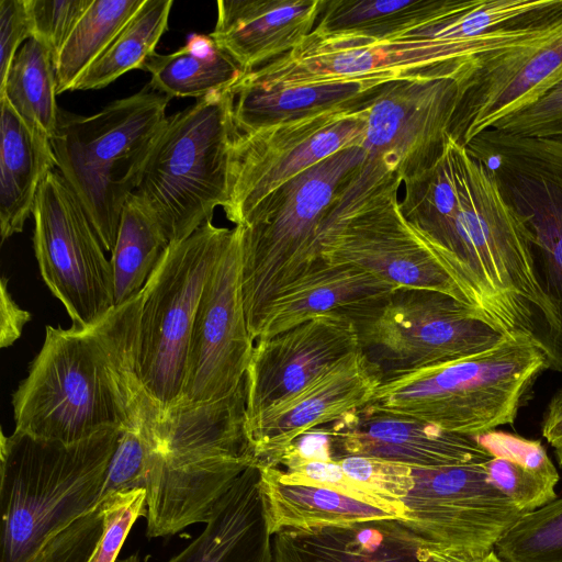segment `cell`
<instances>
[{
  "mask_svg": "<svg viewBox=\"0 0 562 562\" xmlns=\"http://www.w3.org/2000/svg\"><path fill=\"white\" fill-rule=\"evenodd\" d=\"M143 291L87 328L46 327L13 394L15 431L72 443L106 429L156 422L162 408L137 370Z\"/></svg>",
  "mask_w": 562,
  "mask_h": 562,
  "instance_id": "obj_1",
  "label": "cell"
},
{
  "mask_svg": "<svg viewBox=\"0 0 562 562\" xmlns=\"http://www.w3.org/2000/svg\"><path fill=\"white\" fill-rule=\"evenodd\" d=\"M149 434V538L205 524L235 480L258 462L246 431L245 382L227 397L162 409Z\"/></svg>",
  "mask_w": 562,
  "mask_h": 562,
  "instance_id": "obj_2",
  "label": "cell"
},
{
  "mask_svg": "<svg viewBox=\"0 0 562 562\" xmlns=\"http://www.w3.org/2000/svg\"><path fill=\"white\" fill-rule=\"evenodd\" d=\"M121 430L72 443L1 432L0 562H27L53 535L99 507Z\"/></svg>",
  "mask_w": 562,
  "mask_h": 562,
  "instance_id": "obj_3",
  "label": "cell"
},
{
  "mask_svg": "<svg viewBox=\"0 0 562 562\" xmlns=\"http://www.w3.org/2000/svg\"><path fill=\"white\" fill-rule=\"evenodd\" d=\"M170 98L149 83L92 115L59 110L50 138L57 169L112 252L126 200L166 121Z\"/></svg>",
  "mask_w": 562,
  "mask_h": 562,
  "instance_id": "obj_4",
  "label": "cell"
},
{
  "mask_svg": "<svg viewBox=\"0 0 562 562\" xmlns=\"http://www.w3.org/2000/svg\"><path fill=\"white\" fill-rule=\"evenodd\" d=\"M366 160L362 147L333 154L271 192L241 227V289L255 341L269 303L322 257L321 227Z\"/></svg>",
  "mask_w": 562,
  "mask_h": 562,
  "instance_id": "obj_5",
  "label": "cell"
},
{
  "mask_svg": "<svg viewBox=\"0 0 562 562\" xmlns=\"http://www.w3.org/2000/svg\"><path fill=\"white\" fill-rule=\"evenodd\" d=\"M232 87L167 117L131 194L169 245L191 236L228 196Z\"/></svg>",
  "mask_w": 562,
  "mask_h": 562,
  "instance_id": "obj_6",
  "label": "cell"
},
{
  "mask_svg": "<svg viewBox=\"0 0 562 562\" xmlns=\"http://www.w3.org/2000/svg\"><path fill=\"white\" fill-rule=\"evenodd\" d=\"M547 368L536 342L514 334L482 353L384 381L370 403L450 432L477 436L513 424Z\"/></svg>",
  "mask_w": 562,
  "mask_h": 562,
  "instance_id": "obj_7",
  "label": "cell"
},
{
  "mask_svg": "<svg viewBox=\"0 0 562 562\" xmlns=\"http://www.w3.org/2000/svg\"><path fill=\"white\" fill-rule=\"evenodd\" d=\"M401 183L395 171L366 158L323 222L321 257L363 269L395 289L439 291L470 304L425 236L402 214Z\"/></svg>",
  "mask_w": 562,
  "mask_h": 562,
  "instance_id": "obj_8",
  "label": "cell"
},
{
  "mask_svg": "<svg viewBox=\"0 0 562 562\" xmlns=\"http://www.w3.org/2000/svg\"><path fill=\"white\" fill-rule=\"evenodd\" d=\"M541 31L522 18L485 38L448 41L409 34L394 41L322 37L311 33L295 49L239 80L260 87L340 81L389 82L417 77L456 76L477 55L510 46Z\"/></svg>",
  "mask_w": 562,
  "mask_h": 562,
  "instance_id": "obj_9",
  "label": "cell"
},
{
  "mask_svg": "<svg viewBox=\"0 0 562 562\" xmlns=\"http://www.w3.org/2000/svg\"><path fill=\"white\" fill-rule=\"evenodd\" d=\"M468 153L495 181L521 221L533 273L552 323L540 345L548 368L562 370V142L494 128L474 136Z\"/></svg>",
  "mask_w": 562,
  "mask_h": 562,
  "instance_id": "obj_10",
  "label": "cell"
},
{
  "mask_svg": "<svg viewBox=\"0 0 562 562\" xmlns=\"http://www.w3.org/2000/svg\"><path fill=\"white\" fill-rule=\"evenodd\" d=\"M381 383L487 351L514 335L449 294L397 288L352 317Z\"/></svg>",
  "mask_w": 562,
  "mask_h": 562,
  "instance_id": "obj_11",
  "label": "cell"
},
{
  "mask_svg": "<svg viewBox=\"0 0 562 562\" xmlns=\"http://www.w3.org/2000/svg\"><path fill=\"white\" fill-rule=\"evenodd\" d=\"M231 233L207 221L171 244L143 289L137 370L145 391L162 409L181 396L199 301Z\"/></svg>",
  "mask_w": 562,
  "mask_h": 562,
  "instance_id": "obj_12",
  "label": "cell"
},
{
  "mask_svg": "<svg viewBox=\"0 0 562 562\" xmlns=\"http://www.w3.org/2000/svg\"><path fill=\"white\" fill-rule=\"evenodd\" d=\"M370 103L235 133L223 207L226 218L243 226L271 192L292 178L337 151L362 147Z\"/></svg>",
  "mask_w": 562,
  "mask_h": 562,
  "instance_id": "obj_13",
  "label": "cell"
},
{
  "mask_svg": "<svg viewBox=\"0 0 562 562\" xmlns=\"http://www.w3.org/2000/svg\"><path fill=\"white\" fill-rule=\"evenodd\" d=\"M488 459L412 468L413 486L402 498L405 514L398 520L427 554L483 555L524 514L490 483Z\"/></svg>",
  "mask_w": 562,
  "mask_h": 562,
  "instance_id": "obj_14",
  "label": "cell"
},
{
  "mask_svg": "<svg viewBox=\"0 0 562 562\" xmlns=\"http://www.w3.org/2000/svg\"><path fill=\"white\" fill-rule=\"evenodd\" d=\"M32 215L34 251L43 280L64 304L72 327L97 324L115 307L111 261L57 168L41 183Z\"/></svg>",
  "mask_w": 562,
  "mask_h": 562,
  "instance_id": "obj_15",
  "label": "cell"
},
{
  "mask_svg": "<svg viewBox=\"0 0 562 562\" xmlns=\"http://www.w3.org/2000/svg\"><path fill=\"white\" fill-rule=\"evenodd\" d=\"M254 342L241 289V227L235 226L199 301L177 404L217 401L233 394L245 381Z\"/></svg>",
  "mask_w": 562,
  "mask_h": 562,
  "instance_id": "obj_16",
  "label": "cell"
},
{
  "mask_svg": "<svg viewBox=\"0 0 562 562\" xmlns=\"http://www.w3.org/2000/svg\"><path fill=\"white\" fill-rule=\"evenodd\" d=\"M457 80L450 136L465 146L562 80V11L536 35L472 57Z\"/></svg>",
  "mask_w": 562,
  "mask_h": 562,
  "instance_id": "obj_17",
  "label": "cell"
},
{
  "mask_svg": "<svg viewBox=\"0 0 562 562\" xmlns=\"http://www.w3.org/2000/svg\"><path fill=\"white\" fill-rule=\"evenodd\" d=\"M459 75L387 82L368 106L366 158L403 183L435 165L451 138Z\"/></svg>",
  "mask_w": 562,
  "mask_h": 562,
  "instance_id": "obj_18",
  "label": "cell"
},
{
  "mask_svg": "<svg viewBox=\"0 0 562 562\" xmlns=\"http://www.w3.org/2000/svg\"><path fill=\"white\" fill-rule=\"evenodd\" d=\"M358 351L356 325L339 313L319 314L256 340L245 375L246 423Z\"/></svg>",
  "mask_w": 562,
  "mask_h": 562,
  "instance_id": "obj_19",
  "label": "cell"
},
{
  "mask_svg": "<svg viewBox=\"0 0 562 562\" xmlns=\"http://www.w3.org/2000/svg\"><path fill=\"white\" fill-rule=\"evenodd\" d=\"M323 427L328 435L333 460L359 456L434 469L488 456L474 436L450 432L371 403Z\"/></svg>",
  "mask_w": 562,
  "mask_h": 562,
  "instance_id": "obj_20",
  "label": "cell"
},
{
  "mask_svg": "<svg viewBox=\"0 0 562 562\" xmlns=\"http://www.w3.org/2000/svg\"><path fill=\"white\" fill-rule=\"evenodd\" d=\"M381 381L361 351L325 371L300 392L246 423L258 462H266L305 432L369 404Z\"/></svg>",
  "mask_w": 562,
  "mask_h": 562,
  "instance_id": "obj_21",
  "label": "cell"
},
{
  "mask_svg": "<svg viewBox=\"0 0 562 562\" xmlns=\"http://www.w3.org/2000/svg\"><path fill=\"white\" fill-rule=\"evenodd\" d=\"M324 0H220L211 37L245 71L295 49L314 30Z\"/></svg>",
  "mask_w": 562,
  "mask_h": 562,
  "instance_id": "obj_22",
  "label": "cell"
},
{
  "mask_svg": "<svg viewBox=\"0 0 562 562\" xmlns=\"http://www.w3.org/2000/svg\"><path fill=\"white\" fill-rule=\"evenodd\" d=\"M259 462L216 502L202 533L168 562H274Z\"/></svg>",
  "mask_w": 562,
  "mask_h": 562,
  "instance_id": "obj_23",
  "label": "cell"
},
{
  "mask_svg": "<svg viewBox=\"0 0 562 562\" xmlns=\"http://www.w3.org/2000/svg\"><path fill=\"white\" fill-rule=\"evenodd\" d=\"M274 562H428V554L398 519H376L272 537Z\"/></svg>",
  "mask_w": 562,
  "mask_h": 562,
  "instance_id": "obj_24",
  "label": "cell"
},
{
  "mask_svg": "<svg viewBox=\"0 0 562 562\" xmlns=\"http://www.w3.org/2000/svg\"><path fill=\"white\" fill-rule=\"evenodd\" d=\"M395 288L371 272L323 258L281 290L263 312L256 340L286 330L313 316L358 311L387 296Z\"/></svg>",
  "mask_w": 562,
  "mask_h": 562,
  "instance_id": "obj_25",
  "label": "cell"
},
{
  "mask_svg": "<svg viewBox=\"0 0 562 562\" xmlns=\"http://www.w3.org/2000/svg\"><path fill=\"white\" fill-rule=\"evenodd\" d=\"M0 229L2 240L21 233L47 173L57 168L50 139L0 98Z\"/></svg>",
  "mask_w": 562,
  "mask_h": 562,
  "instance_id": "obj_26",
  "label": "cell"
},
{
  "mask_svg": "<svg viewBox=\"0 0 562 562\" xmlns=\"http://www.w3.org/2000/svg\"><path fill=\"white\" fill-rule=\"evenodd\" d=\"M390 82V81H389ZM387 82L340 81L260 87L238 79L232 86L236 134L337 108L370 103Z\"/></svg>",
  "mask_w": 562,
  "mask_h": 562,
  "instance_id": "obj_27",
  "label": "cell"
},
{
  "mask_svg": "<svg viewBox=\"0 0 562 562\" xmlns=\"http://www.w3.org/2000/svg\"><path fill=\"white\" fill-rule=\"evenodd\" d=\"M459 0H324L312 33L322 37L394 41L458 12Z\"/></svg>",
  "mask_w": 562,
  "mask_h": 562,
  "instance_id": "obj_28",
  "label": "cell"
},
{
  "mask_svg": "<svg viewBox=\"0 0 562 562\" xmlns=\"http://www.w3.org/2000/svg\"><path fill=\"white\" fill-rule=\"evenodd\" d=\"M474 437L490 454L485 465L490 483L519 512L557 498L559 473L539 440L496 429Z\"/></svg>",
  "mask_w": 562,
  "mask_h": 562,
  "instance_id": "obj_29",
  "label": "cell"
},
{
  "mask_svg": "<svg viewBox=\"0 0 562 562\" xmlns=\"http://www.w3.org/2000/svg\"><path fill=\"white\" fill-rule=\"evenodd\" d=\"M261 468L262 490L271 533L393 518L371 504L312 485L289 484Z\"/></svg>",
  "mask_w": 562,
  "mask_h": 562,
  "instance_id": "obj_30",
  "label": "cell"
},
{
  "mask_svg": "<svg viewBox=\"0 0 562 562\" xmlns=\"http://www.w3.org/2000/svg\"><path fill=\"white\" fill-rule=\"evenodd\" d=\"M142 70L150 74L154 90L170 99L196 100L231 88L245 74L210 34L198 33L170 54H153Z\"/></svg>",
  "mask_w": 562,
  "mask_h": 562,
  "instance_id": "obj_31",
  "label": "cell"
},
{
  "mask_svg": "<svg viewBox=\"0 0 562 562\" xmlns=\"http://www.w3.org/2000/svg\"><path fill=\"white\" fill-rule=\"evenodd\" d=\"M54 57L47 45L32 36L16 53L2 82L0 98L33 128L53 137L59 110Z\"/></svg>",
  "mask_w": 562,
  "mask_h": 562,
  "instance_id": "obj_32",
  "label": "cell"
},
{
  "mask_svg": "<svg viewBox=\"0 0 562 562\" xmlns=\"http://www.w3.org/2000/svg\"><path fill=\"white\" fill-rule=\"evenodd\" d=\"M169 246L154 220L130 195L121 214L110 259L115 306L143 291Z\"/></svg>",
  "mask_w": 562,
  "mask_h": 562,
  "instance_id": "obj_33",
  "label": "cell"
},
{
  "mask_svg": "<svg viewBox=\"0 0 562 562\" xmlns=\"http://www.w3.org/2000/svg\"><path fill=\"white\" fill-rule=\"evenodd\" d=\"M172 0H144L106 49L76 81L71 91L101 89L132 69H143L168 29Z\"/></svg>",
  "mask_w": 562,
  "mask_h": 562,
  "instance_id": "obj_34",
  "label": "cell"
},
{
  "mask_svg": "<svg viewBox=\"0 0 562 562\" xmlns=\"http://www.w3.org/2000/svg\"><path fill=\"white\" fill-rule=\"evenodd\" d=\"M144 0H92L54 60L57 94L71 91Z\"/></svg>",
  "mask_w": 562,
  "mask_h": 562,
  "instance_id": "obj_35",
  "label": "cell"
},
{
  "mask_svg": "<svg viewBox=\"0 0 562 562\" xmlns=\"http://www.w3.org/2000/svg\"><path fill=\"white\" fill-rule=\"evenodd\" d=\"M259 464L283 483L329 488L376 506L396 519L404 517L405 507L401 501L355 481L336 460L303 459L285 450Z\"/></svg>",
  "mask_w": 562,
  "mask_h": 562,
  "instance_id": "obj_36",
  "label": "cell"
},
{
  "mask_svg": "<svg viewBox=\"0 0 562 562\" xmlns=\"http://www.w3.org/2000/svg\"><path fill=\"white\" fill-rule=\"evenodd\" d=\"M494 550L504 562H562V497L522 514Z\"/></svg>",
  "mask_w": 562,
  "mask_h": 562,
  "instance_id": "obj_37",
  "label": "cell"
},
{
  "mask_svg": "<svg viewBox=\"0 0 562 562\" xmlns=\"http://www.w3.org/2000/svg\"><path fill=\"white\" fill-rule=\"evenodd\" d=\"M151 447L148 424L121 430L108 467L102 499L112 493L146 487Z\"/></svg>",
  "mask_w": 562,
  "mask_h": 562,
  "instance_id": "obj_38",
  "label": "cell"
},
{
  "mask_svg": "<svg viewBox=\"0 0 562 562\" xmlns=\"http://www.w3.org/2000/svg\"><path fill=\"white\" fill-rule=\"evenodd\" d=\"M100 506L103 533L88 562H116L132 526L139 516H146V488L112 493Z\"/></svg>",
  "mask_w": 562,
  "mask_h": 562,
  "instance_id": "obj_39",
  "label": "cell"
},
{
  "mask_svg": "<svg viewBox=\"0 0 562 562\" xmlns=\"http://www.w3.org/2000/svg\"><path fill=\"white\" fill-rule=\"evenodd\" d=\"M103 533L101 506L53 535L27 562H88Z\"/></svg>",
  "mask_w": 562,
  "mask_h": 562,
  "instance_id": "obj_40",
  "label": "cell"
},
{
  "mask_svg": "<svg viewBox=\"0 0 562 562\" xmlns=\"http://www.w3.org/2000/svg\"><path fill=\"white\" fill-rule=\"evenodd\" d=\"M92 0H25L33 36L44 42L54 60Z\"/></svg>",
  "mask_w": 562,
  "mask_h": 562,
  "instance_id": "obj_41",
  "label": "cell"
},
{
  "mask_svg": "<svg viewBox=\"0 0 562 562\" xmlns=\"http://www.w3.org/2000/svg\"><path fill=\"white\" fill-rule=\"evenodd\" d=\"M491 128L562 142V80L529 105L497 121Z\"/></svg>",
  "mask_w": 562,
  "mask_h": 562,
  "instance_id": "obj_42",
  "label": "cell"
},
{
  "mask_svg": "<svg viewBox=\"0 0 562 562\" xmlns=\"http://www.w3.org/2000/svg\"><path fill=\"white\" fill-rule=\"evenodd\" d=\"M334 460L351 479L392 499L402 502L413 486L412 467L359 456H346Z\"/></svg>",
  "mask_w": 562,
  "mask_h": 562,
  "instance_id": "obj_43",
  "label": "cell"
},
{
  "mask_svg": "<svg viewBox=\"0 0 562 562\" xmlns=\"http://www.w3.org/2000/svg\"><path fill=\"white\" fill-rule=\"evenodd\" d=\"M33 36L25 0H0V82L20 45Z\"/></svg>",
  "mask_w": 562,
  "mask_h": 562,
  "instance_id": "obj_44",
  "label": "cell"
},
{
  "mask_svg": "<svg viewBox=\"0 0 562 562\" xmlns=\"http://www.w3.org/2000/svg\"><path fill=\"white\" fill-rule=\"evenodd\" d=\"M7 279H2L1 290V347L15 341L22 331L25 323L30 319L26 311L22 310L12 300L5 285Z\"/></svg>",
  "mask_w": 562,
  "mask_h": 562,
  "instance_id": "obj_45",
  "label": "cell"
},
{
  "mask_svg": "<svg viewBox=\"0 0 562 562\" xmlns=\"http://www.w3.org/2000/svg\"><path fill=\"white\" fill-rule=\"evenodd\" d=\"M541 431L553 448L562 445V386L552 396L547 407Z\"/></svg>",
  "mask_w": 562,
  "mask_h": 562,
  "instance_id": "obj_46",
  "label": "cell"
},
{
  "mask_svg": "<svg viewBox=\"0 0 562 562\" xmlns=\"http://www.w3.org/2000/svg\"><path fill=\"white\" fill-rule=\"evenodd\" d=\"M428 562H504L493 549L477 557H454L443 554H428Z\"/></svg>",
  "mask_w": 562,
  "mask_h": 562,
  "instance_id": "obj_47",
  "label": "cell"
},
{
  "mask_svg": "<svg viewBox=\"0 0 562 562\" xmlns=\"http://www.w3.org/2000/svg\"><path fill=\"white\" fill-rule=\"evenodd\" d=\"M554 449H555V456H557L558 462L562 467V445Z\"/></svg>",
  "mask_w": 562,
  "mask_h": 562,
  "instance_id": "obj_48",
  "label": "cell"
},
{
  "mask_svg": "<svg viewBox=\"0 0 562 562\" xmlns=\"http://www.w3.org/2000/svg\"><path fill=\"white\" fill-rule=\"evenodd\" d=\"M116 562H139V559H138L137 554H134V555L127 557L124 560H117Z\"/></svg>",
  "mask_w": 562,
  "mask_h": 562,
  "instance_id": "obj_49",
  "label": "cell"
}]
</instances>
